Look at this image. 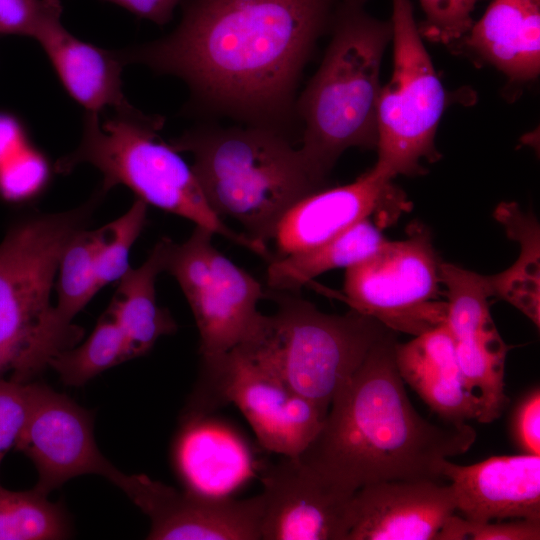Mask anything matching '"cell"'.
<instances>
[{"label":"cell","instance_id":"obj_2","mask_svg":"<svg viewBox=\"0 0 540 540\" xmlns=\"http://www.w3.org/2000/svg\"><path fill=\"white\" fill-rule=\"evenodd\" d=\"M397 342L389 330L372 346L297 456L343 491L387 480L442 482L441 461L475 442L476 431L466 422L433 423L414 408L397 369Z\"/></svg>","mask_w":540,"mask_h":540},{"label":"cell","instance_id":"obj_3","mask_svg":"<svg viewBox=\"0 0 540 540\" xmlns=\"http://www.w3.org/2000/svg\"><path fill=\"white\" fill-rule=\"evenodd\" d=\"M369 2L341 1L320 65L296 99L298 149L310 174L325 186L347 149L377 147L380 71L392 25L373 16Z\"/></svg>","mask_w":540,"mask_h":540},{"label":"cell","instance_id":"obj_36","mask_svg":"<svg viewBox=\"0 0 540 540\" xmlns=\"http://www.w3.org/2000/svg\"><path fill=\"white\" fill-rule=\"evenodd\" d=\"M513 438L523 453L540 455V390L534 388L517 405L512 420Z\"/></svg>","mask_w":540,"mask_h":540},{"label":"cell","instance_id":"obj_21","mask_svg":"<svg viewBox=\"0 0 540 540\" xmlns=\"http://www.w3.org/2000/svg\"><path fill=\"white\" fill-rule=\"evenodd\" d=\"M395 360L403 381L444 421H478L481 402L465 387L455 340L445 324L397 342Z\"/></svg>","mask_w":540,"mask_h":540},{"label":"cell","instance_id":"obj_30","mask_svg":"<svg viewBox=\"0 0 540 540\" xmlns=\"http://www.w3.org/2000/svg\"><path fill=\"white\" fill-rule=\"evenodd\" d=\"M147 206L143 200L136 199L123 215L100 228L95 253V273L100 289L119 281L130 268L129 253L145 225Z\"/></svg>","mask_w":540,"mask_h":540},{"label":"cell","instance_id":"obj_24","mask_svg":"<svg viewBox=\"0 0 540 540\" xmlns=\"http://www.w3.org/2000/svg\"><path fill=\"white\" fill-rule=\"evenodd\" d=\"M388 239L369 218L311 249L274 258L267 268L273 292H296L316 276L353 266L379 251Z\"/></svg>","mask_w":540,"mask_h":540},{"label":"cell","instance_id":"obj_26","mask_svg":"<svg viewBox=\"0 0 540 540\" xmlns=\"http://www.w3.org/2000/svg\"><path fill=\"white\" fill-rule=\"evenodd\" d=\"M456 356L466 389L481 402L478 422L488 424L501 416L509 403L505 393V360L511 348L492 322L455 340Z\"/></svg>","mask_w":540,"mask_h":540},{"label":"cell","instance_id":"obj_33","mask_svg":"<svg viewBox=\"0 0 540 540\" xmlns=\"http://www.w3.org/2000/svg\"><path fill=\"white\" fill-rule=\"evenodd\" d=\"M38 383L0 377V466L15 448L31 414Z\"/></svg>","mask_w":540,"mask_h":540},{"label":"cell","instance_id":"obj_8","mask_svg":"<svg viewBox=\"0 0 540 540\" xmlns=\"http://www.w3.org/2000/svg\"><path fill=\"white\" fill-rule=\"evenodd\" d=\"M93 200L77 208L26 217L0 243V374L12 369L50 306L62 255L86 229Z\"/></svg>","mask_w":540,"mask_h":540},{"label":"cell","instance_id":"obj_28","mask_svg":"<svg viewBox=\"0 0 540 540\" xmlns=\"http://www.w3.org/2000/svg\"><path fill=\"white\" fill-rule=\"evenodd\" d=\"M70 535L62 506L35 487L10 491L0 485V540H55Z\"/></svg>","mask_w":540,"mask_h":540},{"label":"cell","instance_id":"obj_1","mask_svg":"<svg viewBox=\"0 0 540 540\" xmlns=\"http://www.w3.org/2000/svg\"><path fill=\"white\" fill-rule=\"evenodd\" d=\"M341 1L183 0L174 30L120 54L181 79L183 111L200 121L266 127L299 143L300 82Z\"/></svg>","mask_w":540,"mask_h":540},{"label":"cell","instance_id":"obj_10","mask_svg":"<svg viewBox=\"0 0 540 540\" xmlns=\"http://www.w3.org/2000/svg\"><path fill=\"white\" fill-rule=\"evenodd\" d=\"M440 262L430 231L412 223L405 239L388 240L346 268L344 299L394 332L420 335L446 322V301L438 300Z\"/></svg>","mask_w":540,"mask_h":540},{"label":"cell","instance_id":"obj_22","mask_svg":"<svg viewBox=\"0 0 540 540\" xmlns=\"http://www.w3.org/2000/svg\"><path fill=\"white\" fill-rule=\"evenodd\" d=\"M48 56L67 93L86 112L99 114L128 106L121 73L126 65L120 51H110L82 41L55 21L36 39Z\"/></svg>","mask_w":540,"mask_h":540},{"label":"cell","instance_id":"obj_37","mask_svg":"<svg viewBox=\"0 0 540 540\" xmlns=\"http://www.w3.org/2000/svg\"><path fill=\"white\" fill-rule=\"evenodd\" d=\"M28 143L22 122L11 113L0 112V167Z\"/></svg>","mask_w":540,"mask_h":540},{"label":"cell","instance_id":"obj_11","mask_svg":"<svg viewBox=\"0 0 540 540\" xmlns=\"http://www.w3.org/2000/svg\"><path fill=\"white\" fill-rule=\"evenodd\" d=\"M202 371L186 413L207 415L213 407L233 403L259 443L280 456H298L324 421L320 410L288 387L250 350L238 346Z\"/></svg>","mask_w":540,"mask_h":540},{"label":"cell","instance_id":"obj_34","mask_svg":"<svg viewBox=\"0 0 540 540\" xmlns=\"http://www.w3.org/2000/svg\"><path fill=\"white\" fill-rule=\"evenodd\" d=\"M540 521L472 522L454 513L445 522L435 540H539Z\"/></svg>","mask_w":540,"mask_h":540},{"label":"cell","instance_id":"obj_14","mask_svg":"<svg viewBox=\"0 0 540 540\" xmlns=\"http://www.w3.org/2000/svg\"><path fill=\"white\" fill-rule=\"evenodd\" d=\"M15 450L33 462L38 472L35 488L47 496L80 475H101L114 484L122 472L97 447L91 413L39 383Z\"/></svg>","mask_w":540,"mask_h":540},{"label":"cell","instance_id":"obj_13","mask_svg":"<svg viewBox=\"0 0 540 540\" xmlns=\"http://www.w3.org/2000/svg\"><path fill=\"white\" fill-rule=\"evenodd\" d=\"M261 540H347L353 496L325 482L297 456L266 466Z\"/></svg>","mask_w":540,"mask_h":540},{"label":"cell","instance_id":"obj_38","mask_svg":"<svg viewBox=\"0 0 540 540\" xmlns=\"http://www.w3.org/2000/svg\"><path fill=\"white\" fill-rule=\"evenodd\" d=\"M158 25L167 24L183 0H106Z\"/></svg>","mask_w":540,"mask_h":540},{"label":"cell","instance_id":"obj_32","mask_svg":"<svg viewBox=\"0 0 540 540\" xmlns=\"http://www.w3.org/2000/svg\"><path fill=\"white\" fill-rule=\"evenodd\" d=\"M424 15L418 25L423 39L454 48L469 32L477 0H419Z\"/></svg>","mask_w":540,"mask_h":540},{"label":"cell","instance_id":"obj_27","mask_svg":"<svg viewBox=\"0 0 540 540\" xmlns=\"http://www.w3.org/2000/svg\"><path fill=\"white\" fill-rule=\"evenodd\" d=\"M131 359L123 331L106 312L83 344L60 352L48 366L58 373L65 385L81 386L105 370Z\"/></svg>","mask_w":540,"mask_h":540},{"label":"cell","instance_id":"obj_6","mask_svg":"<svg viewBox=\"0 0 540 540\" xmlns=\"http://www.w3.org/2000/svg\"><path fill=\"white\" fill-rule=\"evenodd\" d=\"M274 293L277 311L258 340L241 346L325 417L335 395L390 329L353 309L327 314L290 292Z\"/></svg>","mask_w":540,"mask_h":540},{"label":"cell","instance_id":"obj_19","mask_svg":"<svg viewBox=\"0 0 540 540\" xmlns=\"http://www.w3.org/2000/svg\"><path fill=\"white\" fill-rule=\"evenodd\" d=\"M171 458L184 490L210 497H231L254 472L243 438L207 415H184Z\"/></svg>","mask_w":540,"mask_h":540},{"label":"cell","instance_id":"obj_31","mask_svg":"<svg viewBox=\"0 0 540 540\" xmlns=\"http://www.w3.org/2000/svg\"><path fill=\"white\" fill-rule=\"evenodd\" d=\"M51 175L47 158L28 143L0 167V197L9 202H24L46 187Z\"/></svg>","mask_w":540,"mask_h":540},{"label":"cell","instance_id":"obj_25","mask_svg":"<svg viewBox=\"0 0 540 540\" xmlns=\"http://www.w3.org/2000/svg\"><path fill=\"white\" fill-rule=\"evenodd\" d=\"M495 219L507 236L520 245L515 263L489 276L493 296L512 304L538 328L540 325V230L534 214L523 211L515 202H501Z\"/></svg>","mask_w":540,"mask_h":540},{"label":"cell","instance_id":"obj_16","mask_svg":"<svg viewBox=\"0 0 540 540\" xmlns=\"http://www.w3.org/2000/svg\"><path fill=\"white\" fill-rule=\"evenodd\" d=\"M456 512L450 484L387 480L359 488L347 540H435Z\"/></svg>","mask_w":540,"mask_h":540},{"label":"cell","instance_id":"obj_20","mask_svg":"<svg viewBox=\"0 0 540 540\" xmlns=\"http://www.w3.org/2000/svg\"><path fill=\"white\" fill-rule=\"evenodd\" d=\"M453 49L494 67L509 85L533 82L540 72V0H492Z\"/></svg>","mask_w":540,"mask_h":540},{"label":"cell","instance_id":"obj_17","mask_svg":"<svg viewBox=\"0 0 540 540\" xmlns=\"http://www.w3.org/2000/svg\"><path fill=\"white\" fill-rule=\"evenodd\" d=\"M439 470L450 481L462 518L540 521V455L492 456L471 465L443 459Z\"/></svg>","mask_w":540,"mask_h":540},{"label":"cell","instance_id":"obj_15","mask_svg":"<svg viewBox=\"0 0 540 540\" xmlns=\"http://www.w3.org/2000/svg\"><path fill=\"white\" fill-rule=\"evenodd\" d=\"M409 207L392 180L372 167L349 184L326 187L293 205L276 227L274 258L316 247L372 214L391 223Z\"/></svg>","mask_w":540,"mask_h":540},{"label":"cell","instance_id":"obj_5","mask_svg":"<svg viewBox=\"0 0 540 540\" xmlns=\"http://www.w3.org/2000/svg\"><path fill=\"white\" fill-rule=\"evenodd\" d=\"M164 124L165 117L131 104L113 110L103 122L99 114L86 112L79 146L60 158L55 169L69 173L79 164H91L103 175L101 194L125 185L148 205L184 217L270 262L268 245L229 228L211 209L191 166L159 138Z\"/></svg>","mask_w":540,"mask_h":540},{"label":"cell","instance_id":"obj_4","mask_svg":"<svg viewBox=\"0 0 540 540\" xmlns=\"http://www.w3.org/2000/svg\"><path fill=\"white\" fill-rule=\"evenodd\" d=\"M168 143L192 155L191 169L211 209L266 245L293 205L327 187L310 174L297 142L274 129L200 121Z\"/></svg>","mask_w":540,"mask_h":540},{"label":"cell","instance_id":"obj_18","mask_svg":"<svg viewBox=\"0 0 540 540\" xmlns=\"http://www.w3.org/2000/svg\"><path fill=\"white\" fill-rule=\"evenodd\" d=\"M100 228L79 232L65 249L59 263L57 301L41 316L32 338L12 368L11 379L29 382L60 352L72 348L82 337L74 317L100 289L95 273V253Z\"/></svg>","mask_w":540,"mask_h":540},{"label":"cell","instance_id":"obj_23","mask_svg":"<svg viewBox=\"0 0 540 540\" xmlns=\"http://www.w3.org/2000/svg\"><path fill=\"white\" fill-rule=\"evenodd\" d=\"M168 239L159 240L142 265L130 267L120 278L107 311L123 331L132 359L146 354L160 337L177 329L171 314L156 301L155 283L164 271Z\"/></svg>","mask_w":540,"mask_h":540},{"label":"cell","instance_id":"obj_7","mask_svg":"<svg viewBox=\"0 0 540 540\" xmlns=\"http://www.w3.org/2000/svg\"><path fill=\"white\" fill-rule=\"evenodd\" d=\"M391 1L393 67L378 100L373 168L393 180L422 175V160L440 159L435 136L449 97L419 33L411 0Z\"/></svg>","mask_w":540,"mask_h":540},{"label":"cell","instance_id":"obj_9","mask_svg":"<svg viewBox=\"0 0 540 540\" xmlns=\"http://www.w3.org/2000/svg\"><path fill=\"white\" fill-rule=\"evenodd\" d=\"M214 235L195 226L180 244L168 239L164 264L194 315L202 362L258 340L268 318L257 308L264 297L261 284L213 245Z\"/></svg>","mask_w":540,"mask_h":540},{"label":"cell","instance_id":"obj_12","mask_svg":"<svg viewBox=\"0 0 540 540\" xmlns=\"http://www.w3.org/2000/svg\"><path fill=\"white\" fill-rule=\"evenodd\" d=\"M115 485L151 521L150 540H261L262 498L179 491L144 474L121 473Z\"/></svg>","mask_w":540,"mask_h":540},{"label":"cell","instance_id":"obj_35","mask_svg":"<svg viewBox=\"0 0 540 540\" xmlns=\"http://www.w3.org/2000/svg\"><path fill=\"white\" fill-rule=\"evenodd\" d=\"M59 0H0V35L36 39L49 24L61 20Z\"/></svg>","mask_w":540,"mask_h":540},{"label":"cell","instance_id":"obj_29","mask_svg":"<svg viewBox=\"0 0 540 540\" xmlns=\"http://www.w3.org/2000/svg\"><path fill=\"white\" fill-rule=\"evenodd\" d=\"M439 278L446 287L445 326L454 340L469 336L493 322L488 303L493 296L489 276L441 261Z\"/></svg>","mask_w":540,"mask_h":540}]
</instances>
